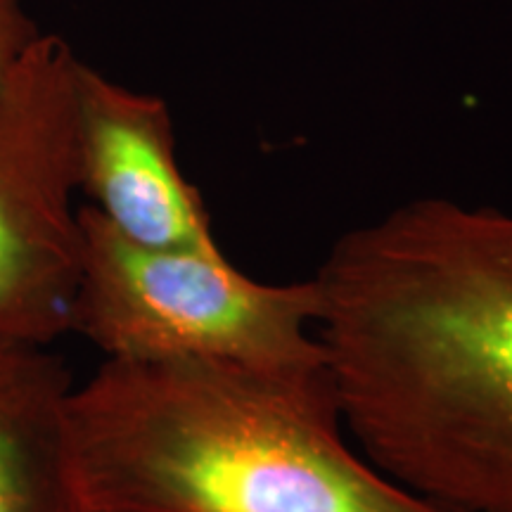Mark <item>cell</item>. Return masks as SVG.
<instances>
[{"label": "cell", "mask_w": 512, "mask_h": 512, "mask_svg": "<svg viewBox=\"0 0 512 512\" xmlns=\"http://www.w3.org/2000/svg\"><path fill=\"white\" fill-rule=\"evenodd\" d=\"M38 36L41 29L24 8V0H0V86Z\"/></svg>", "instance_id": "cell-7"}, {"label": "cell", "mask_w": 512, "mask_h": 512, "mask_svg": "<svg viewBox=\"0 0 512 512\" xmlns=\"http://www.w3.org/2000/svg\"><path fill=\"white\" fill-rule=\"evenodd\" d=\"M81 512H446L344 425L325 363L105 358L67 406Z\"/></svg>", "instance_id": "cell-2"}, {"label": "cell", "mask_w": 512, "mask_h": 512, "mask_svg": "<svg viewBox=\"0 0 512 512\" xmlns=\"http://www.w3.org/2000/svg\"><path fill=\"white\" fill-rule=\"evenodd\" d=\"M81 60L41 34L0 86V330L55 344L79 280Z\"/></svg>", "instance_id": "cell-4"}, {"label": "cell", "mask_w": 512, "mask_h": 512, "mask_svg": "<svg viewBox=\"0 0 512 512\" xmlns=\"http://www.w3.org/2000/svg\"><path fill=\"white\" fill-rule=\"evenodd\" d=\"M344 425L446 512H512V211L420 197L313 275Z\"/></svg>", "instance_id": "cell-1"}, {"label": "cell", "mask_w": 512, "mask_h": 512, "mask_svg": "<svg viewBox=\"0 0 512 512\" xmlns=\"http://www.w3.org/2000/svg\"><path fill=\"white\" fill-rule=\"evenodd\" d=\"M76 100L79 190L88 207L136 245L219 252L207 204L178 164L169 105L83 60Z\"/></svg>", "instance_id": "cell-5"}, {"label": "cell", "mask_w": 512, "mask_h": 512, "mask_svg": "<svg viewBox=\"0 0 512 512\" xmlns=\"http://www.w3.org/2000/svg\"><path fill=\"white\" fill-rule=\"evenodd\" d=\"M72 389L53 344L0 330V512H81L67 458Z\"/></svg>", "instance_id": "cell-6"}, {"label": "cell", "mask_w": 512, "mask_h": 512, "mask_svg": "<svg viewBox=\"0 0 512 512\" xmlns=\"http://www.w3.org/2000/svg\"><path fill=\"white\" fill-rule=\"evenodd\" d=\"M72 325L105 358L214 361L252 368L325 363L309 280L264 283L219 252L143 247L79 207Z\"/></svg>", "instance_id": "cell-3"}]
</instances>
